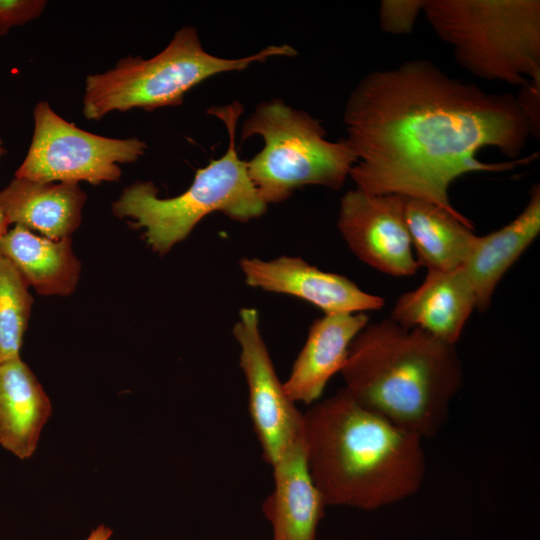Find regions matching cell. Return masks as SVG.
<instances>
[{"label":"cell","mask_w":540,"mask_h":540,"mask_svg":"<svg viewBox=\"0 0 540 540\" xmlns=\"http://www.w3.org/2000/svg\"><path fill=\"white\" fill-rule=\"evenodd\" d=\"M343 123L357 162L349 177L370 194L417 198L464 216L448 190L464 174L505 171L529 161L485 163L487 146L517 158L536 132L518 98L488 93L428 60H409L364 76Z\"/></svg>","instance_id":"obj_1"},{"label":"cell","mask_w":540,"mask_h":540,"mask_svg":"<svg viewBox=\"0 0 540 540\" xmlns=\"http://www.w3.org/2000/svg\"><path fill=\"white\" fill-rule=\"evenodd\" d=\"M308 467L325 506L375 510L409 498L427 470L423 439L344 389L302 415Z\"/></svg>","instance_id":"obj_2"},{"label":"cell","mask_w":540,"mask_h":540,"mask_svg":"<svg viewBox=\"0 0 540 540\" xmlns=\"http://www.w3.org/2000/svg\"><path fill=\"white\" fill-rule=\"evenodd\" d=\"M340 373L355 401L423 440L443 428L463 382L454 344L391 318L360 331Z\"/></svg>","instance_id":"obj_3"},{"label":"cell","mask_w":540,"mask_h":540,"mask_svg":"<svg viewBox=\"0 0 540 540\" xmlns=\"http://www.w3.org/2000/svg\"><path fill=\"white\" fill-rule=\"evenodd\" d=\"M240 103L211 108L208 113L225 124L229 142L225 154L196 171L190 187L172 198H160L151 181H138L126 187L112 205L113 214L132 220L131 226L144 229L147 244L166 254L184 240L207 215L222 212L236 221L260 217L267 205L252 184L246 161L235 146Z\"/></svg>","instance_id":"obj_4"},{"label":"cell","mask_w":540,"mask_h":540,"mask_svg":"<svg viewBox=\"0 0 540 540\" xmlns=\"http://www.w3.org/2000/svg\"><path fill=\"white\" fill-rule=\"evenodd\" d=\"M423 12L471 74L521 88L540 84L539 0H426Z\"/></svg>","instance_id":"obj_5"},{"label":"cell","mask_w":540,"mask_h":540,"mask_svg":"<svg viewBox=\"0 0 540 540\" xmlns=\"http://www.w3.org/2000/svg\"><path fill=\"white\" fill-rule=\"evenodd\" d=\"M295 54L286 44L271 45L242 58L218 57L204 50L194 27L185 26L157 55L149 59L128 56L103 73L88 75L82 112L88 120H100L115 111L177 106L189 90L212 76L244 70L270 57Z\"/></svg>","instance_id":"obj_6"},{"label":"cell","mask_w":540,"mask_h":540,"mask_svg":"<svg viewBox=\"0 0 540 540\" xmlns=\"http://www.w3.org/2000/svg\"><path fill=\"white\" fill-rule=\"evenodd\" d=\"M253 135L261 136L264 146L246 168L266 205L285 201L305 185L338 190L357 162L346 139H326L317 119L281 100L260 103L243 123L241 140Z\"/></svg>","instance_id":"obj_7"},{"label":"cell","mask_w":540,"mask_h":540,"mask_svg":"<svg viewBox=\"0 0 540 540\" xmlns=\"http://www.w3.org/2000/svg\"><path fill=\"white\" fill-rule=\"evenodd\" d=\"M34 130L28 152L15 177L42 182L118 181L121 164L144 155L139 138H110L85 131L58 115L45 100L33 110Z\"/></svg>","instance_id":"obj_8"},{"label":"cell","mask_w":540,"mask_h":540,"mask_svg":"<svg viewBox=\"0 0 540 540\" xmlns=\"http://www.w3.org/2000/svg\"><path fill=\"white\" fill-rule=\"evenodd\" d=\"M240 345V366L249 391V412L262 448L272 465L303 434L302 415L287 396L259 328L258 312L243 308L233 328Z\"/></svg>","instance_id":"obj_9"},{"label":"cell","mask_w":540,"mask_h":540,"mask_svg":"<svg viewBox=\"0 0 540 540\" xmlns=\"http://www.w3.org/2000/svg\"><path fill=\"white\" fill-rule=\"evenodd\" d=\"M337 226L351 251L372 268L396 277L418 271L402 196L349 190L341 199Z\"/></svg>","instance_id":"obj_10"},{"label":"cell","mask_w":540,"mask_h":540,"mask_svg":"<svg viewBox=\"0 0 540 540\" xmlns=\"http://www.w3.org/2000/svg\"><path fill=\"white\" fill-rule=\"evenodd\" d=\"M240 267L249 286L298 297L325 314L365 313L385 304L383 298L363 291L347 277L322 271L299 257L243 258Z\"/></svg>","instance_id":"obj_11"},{"label":"cell","mask_w":540,"mask_h":540,"mask_svg":"<svg viewBox=\"0 0 540 540\" xmlns=\"http://www.w3.org/2000/svg\"><path fill=\"white\" fill-rule=\"evenodd\" d=\"M474 309L476 294L462 267L428 270L416 289L399 297L390 318L455 345Z\"/></svg>","instance_id":"obj_12"},{"label":"cell","mask_w":540,"mask_h":540,"mask_svg":"<svg viewBox=\"0 0 540 540\" xmlns=\"http://www.w3.org/2000/svg\"><path fill=\"white\" fill-rule=\"evenodd\" d=\"M271 466L275 486L262 508L273 540H315L325 503L308 467L303 434Z\"/></svg>","instance_id":"obj_13"},{"label":"cell","mask_w":540,"mask_h":540,"mask_svg":"<svg viewBox=\"0 0 540 540\" xmlns=\"http://www.w3.org/2000/svg\"><path fill=\"white\" fill-rule=\"evenodd\" d=\"M368 323L363 312L325 314L314 320L283 383L287 396L294 403L319 399L331 377L341 371L351 342Z\"/></svg>","instance_id":"obj_14"},{"label":"cell","mask_w":540,"mask_h":540,"mask_svg":"<svg viewBox=\"0 0 540 540\" xmlns=\"http://www.w3.org/2000/svg\"><path fill=\"white\" fill-rule=\"evenodd\" d=\"M85 201L77 183L15 177L0 191V210L8 226H21L50 239L68 238L78 229Z\"/></svg>","instance_id":"obj_15"},{"label":"cell","mask_w":540,"mask_h":540,"mask_svg":"<svg viewBox=\"0 0 540 540\" xmlns=\"http://www.w3.org/2000/svg\"><path fill=\"white\" fill-rule=\"evenodd\" d=\"M51 414L48 395L21 357L0 363V445L30 458Z\"/></svg>","instance_id":"obj_16"},{"label":"cell","mask_w":540,"mask_h":540,"mask_svg":"<svg viewBox=\"0 0 540 540\" xmlns=\"http://www.w3.org/2000/svg\"><path fill=\"white\" fill-rule=\"evenodd\" d=\"M522 212L509 224L485 236H475L462 266L477 299V309L489 307L492 295L507 270L540 232V187L536 184Z\"/></svg>","instance_id":"obj_17"},{"label":"cell","mask_w":540,"mask_h":540,"mask_svg":"<svg viewBox=\"0 0 540 540\" xmlns=\"http://www.w3.org/2000/svg\"><path fill=\"white\" fill-rule=\"evenodd\" d=\"M0 254L40 295L69 296L76 290L81 263L70 237L50 239L15 225L1 236Z\"/></svg>","instance_id":"obj_18"},{"label":"cell","mask_w":540,"mask_h":540,"mask_svg":"<svg viewBox=\"0 0 540 540\" xmlns=\"http://www.w3.org/2000/svg\"><path fill=\"white\" fill-rule=\"evenodd\" d=\"M402 205L419 266L440 271L462 267L476 236L473 223L421 199L402 196Z\"/></svg>","instance_id":"obj_19"},{"label":"cell","mask_w":540,"mask_h":540,"mask_svg":"<svg viewBox=\"0 0 540 540\" xmlns=\"http://www.w3.org/2000/svg\"><path fill=\"white\" fill-rule=\"evenodd\" d=\"M33 302L22 275L0 254V363L20 358Z\"/></svg>","instance_id":"obj_20"},{"label":"cell","mask_w":540,"mask_h":540,"mask_svg":"<svg viewBox=\"0 0 540 540\" xmlns=\"http://www.w3.org/2000/svg\"><path fill=\"white\" fill-rule=\"evenodd\" d=\"M426 0H382L379 24L382 31L393 35H408L423 12Z\"/></svg>","instance_id":"obj_21"},{"label":"cell","mask_w":540,"mask_h":540,"mask_svg":"<svg viewBox=\"0 0 540 540\" xmlns=\"http://www.w3.org/2000/svg\"><path fill=\"white\" fill-rule=\"evenodd\" d=\"M46 4L43 0H0V37L12 28L38 18Z\"/></svg>","instance_id":"obj_22"},{"label":"cell","mask_w":540,"mask_h":540,"mask_svg":"<svg viewBox=\"0 0 540 540\" xmlns=\"http://www.w3.org/2000/svg\"><path fill=\"white\" fill-rule=\"evenodd\" d=\"M113 531L109 526L100 524L94 528L85 540H111Z\"/></svg>","instance_id":"obj_23"},{"label":"cell","mask_w":540,"mask_h":540,"mask_svg":"<svg viewBox=\"0 0 540 540\" xmlns=\"http://www.w3.org/2000/svg\"><path fill=\"white\" fill-rule=\"evenodd\" d=\"M7 150L4 146V141L0 138V159L6 154ZM8 225L6 224L2 212L0 210V238L8 230Z\"/></svg>","instance_id":"obj_24"}]
</instances>
